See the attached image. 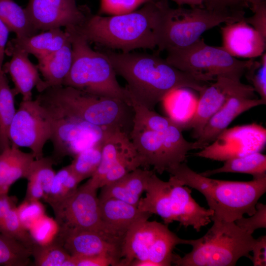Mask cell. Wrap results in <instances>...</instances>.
Here are the masks:
<instances>
[{
    "mask_svg": "<svg viewBox=\"0 0 266 266\" xmlns=\"http://www.w3.org/2000/svg\"><path fill=\"white\" fill-rule=\"evenodd\" d=\"M133 146L129 134L120 130L112 131L103 141L100 165L88 182L97 189L100 188L105 175L120 158Z\"/></svg>",
    "mask_w": 266,
    "mask_h": 266,
    "instance_id": "27",
    "label": "cell"
},
{
    "mask_svg": "<svg viewBox=\"0 0 266 266\" xmlns=\"http://www.w3.org/2000/svg\"><path fill=\"white\" fill-rule=\"evenodd\" d=\"M39 93L38 96L41 98L91 124L120 130L129 135L133 129V110L124 100L63 85L49 88Z\"/></svg>",
    "mask_w": 266,
    "mask_h": 266,
    "instance_id": "4",
    "label": "cell"
},
{
    "mask_svg": "<svg viewBox=\"0 0 266 266\" xmlns=\"http://www.w3.org/2000/svg\"><path fill=\"white\" fill-rule=\"evenodd\" d=\"M9 31L0 19V71L2 70V63Z\"/></svg>",
    "mask_w": 266,
    "mask_h": 266,
    "instance_id": "48",
    "label": "cell"
},
{
    "mask_svg": "<svg viewBox=\"0 0 266 266\" xmlns=\"http://www.w3.org/2000/svg\"><path fill=\"white\" fill-rule=\"evenodd\" d=\"M224 162L221 167L200 174L208 177L221 173H240L250 174L253 179L266 176V156L261 152L230 159Z\"/></svg>",
    "mask_w": 266,
    "mask_h": 266,
    "instance_id": "28",
    "label": "cell"
},
{
    "mask_svg": "<svg viewBox=\"0 0 266 266\" xmlns=\"http://www.w3.org/2000/svg\"><path fill=\"white\" fill-rule=\"evenodd\" d=\"M266 143V129L257 123L226 129L195 155L212 160H227L261 152Z\"/></svg>",
    "mask_w": 266,
    "mask_h": 266,
    "instance_id": "15",
    "label": "cell"
},
{
    "mask_svg": "<svg viewBox=\"0 0 266 266\" xmlns=\"http://www.w3.org/2000/svg\"><path fill=\"white\" fill-rule=\"evenodd\" d=\"M55 239L71 256L105 255L116 260L119 266L122 241L95 232L86 231L57 232Z\"/></svg>",
    "mask_w": 266,
    "mask_h": 266,
    "instance_id": "18",
    "label": "cell"
},
{
    "mask_svg": "<svg viewBox=\"0 0 266 266\" xmlns=\"http://www.w3.org/2000/svg\"><path fill=\"white\" fill-rule=\"evenodd\" d=\"M100 217L112 231L124 237L135 223L148 220L152 214L140 210L137 206L123 200L106 198L99 199Z\"/></svg>",
    "mask_w": 266,
    "mask_h": 266,
    "instance_id": "22",
    "label": "cell"
},
{
    "mask_svg": "<svg viewBox=\"0 0 266 266\" xmlns=\"http://www.w3.org/2000/svg\"><path fill=\"white\" fill-rule=\"evenodd\" d=\"M182 185L201 193L213 212L212 221L234 222L244 214L251 216L266 191V176L249 181L210 178L190 168L185 162L167 171Z\"/></svg>",
    "mask_w": 266,
    "mask_h": 266,
    "instance_id": "3",
    "label": "cell"
},
{
    "mask_svg": "<svg viewBox=\"0 0 266 266\" xmlns=\"http://www.w3.org/2000/svg\"><path fill=\"white\" fill-rule=\"evenodd\" d=\"M50 123V140L55 162L66 156L74 157L82 151L102 142L113 130L91 124L74 117L57 105L37 96Z\"/></svg>",
    "mask_w": 266,
    "mask_h": 266,
    "instance_id": "10",
    "label": "cell"
},
{
    "mask_svg": "<svg viewBox=\"0 0 266 266\" xmlns=\"http://www.w3.org/2000/svg\"><path fill=\"white\" fill-rule=\"evenodd\" d=\"M152 0H100L99 15H118L131 12Z\"/></svg>",
    "mask_w": 266,
    "mask_h": 266,
    "instance_id": "38",
    "label": "cell"
},
{
    "mask_svg": "<svg viewBox=\"0 0 266 266\" xmlns=\"http://www.w3.org/2000/svg\"><path fill=\"white\" fill-rule=\"evenodd\" d=\"M27 180V190L24 200L33 201L43 200L45 194L41 185L33 179H28Z\"/></svg>",
    "mask_w": 266,
    "mask_h": 266,
    "instance_id": "46",
    "label": "cell"
},
{
    "mask_svg": "<svg viewBox=\"0 0 266 266\" xmlns=\"http://www.w3.org/2000/svg\"><path fill=\"white\" fill-rule=\"evenodd\" d=\"M31 256L30 248L0 233V265L26 266Z\"/></svg>",
    "mask_w": 266,
    "mask_h": 266,
    "instance_id": "34",
    "label": "cell"
},
{
    "mask_svg": "<svg viewBox=\"0 0 266 266\" xmlns=\"http://www.w3.org/2000/svg\"><path fill=\"white\" fill-rule=\"evenodd\" d=\"M215 82L209 84L200 92L196 110L192 117L186 121V129H192L193 135L198 138L209 119L232 97L242 95L255 97L251 85L226 77L216 78Z\"/></svg>",
    "mask_w": 266,
    "mask_h": 266,
    "instance_id": "16",
    "label": "cell"
},
{
    "mask_svg": "<svg viewBox=\"0 0 266 266\" xmlns=\"http://www.w3.org/2000/svg\"><path fill=\"white\" fill-rule=\"evenodd\" d=\"M179 241L167 225L148 220L137 222L124 237L119 266H130L133 261L144 260L161 266L170 257Z\"/></svg>",
    "mask_w": 266,
    "mask_h": 266,
    "instance_id": "12",
    "label": "cell"
},
{
    "mask_svg": "<svg viewBox=\"0 0 266 266\" xmlns=\"http://www.w3.org/2000/svg\"><path fill=\"white\" fill-rule=\"evenodd\" d=\"M256 242L252 234L240 228L235 222L213 221L206 233L190 240V252L175 255L172 264L177 266H233L242 257L250 258Z\"/></svg>",
    "mask_w": 266,
    "mask_h": 266,
    "instance_id": "6",
    "label": "cell"
},
{
    "mask_svg": "<svg viewBox=\"0 0 266 266\" xmlns=\"http://www.w3.org/2000/svg\"><path fill=\"white\" fill-rule=\"evenodd\" d=\"M175 2L178 6L188 5L190 7L203 6L206 0H171Z\"/></svg>",
    "mask_w": 266,
    "mask_h": 266,
    "instance_id": "49",
    "label": "cell"
},
{
    "mask_svg": "<svg viewBox=\"0 0 266 266\" xmlns=\"http://www.w3.org/2000/svg\"><path fill=\"white\" fill-rule=\"evenodd\" d=\"M145 191V197L140 198L138 208L159 215L166 225L176 221L181 226L192 227L200 232L212 221V210L198 203L191 195V190L172 175L165 181L154 171Z\"/></svg>",
    "mask_w": 266,
    "mask_h": 266,
    "instance_id": "5",
    "label": "cell"
},
{
    "mask_svg": "<svg viewBox=\"0 0 266 266\" xmlns=\"http://www.w3.org/2000/svg\"><path fill=\"white\" fill-rule=\"evenodd\" d=\"M245 17V11H220L204 5L172 8L168 3L161 20L158 50L168 51L186 47L211 28L242 20Z\"/></svg>",
    "mask_w": 266,
    "mask_h": 266,
    "instance_id": "8",
    "label": "cell"
},
{
    "mask_svg": "<svg viewBox=\"0 0 266 266\" xmlns=\"http://www.w3.org/2000/svg\"><path fill=\"white\" fill-rule=\"evenodd\" d=\"M69 40L67 32L56 28L25 38H13L7 42L6 48L23 50L39 61L60 49Z\"/></svg>",
    "mask_w": 266,
    "mask_h": 266,
    "instance_id": "23",
    "label": "cell"
},
{
    "mask_svg": "<svg viewBox=\"0 0 266 266\" xmlns=\"http://www.w3.org/2000/svg\"><path fill=\"white\" fill-rule=\"evenodd\" d=\"M36 266H74L72 257L57 240L46 244L36 242L32 248Z\"/></svg>",
    "mask_w": 266,
    "mask_h": 266,
    "instance_id": "33",
    "label": "cell"
},
{
    "mask_svg": "<svg viewBox=\"0 0 266 266\" xmlns=\"http://www.w3.org/2000/svg\"><path fill=\"white\" fill-rule=\"evenodd\" d=\"M103 141L77 154L69 165L73 172L81 181L91 177L97 170L101 158Z\"/></svg>",
    "mask_w": 266,
    "mask_h": 266,
    "instance_id": "35",
    "label": "cell"
},
{
    "mask_svg": "<svg viewBox=\"0 0 266 266\" xmlns=\"http://www.w3.org/2000/svg\"><path fill=\"white\" fill-rule=\"evenodd\" d=\"M252 83L255 92L266 101V53L261 56L259 61H254L251 67L245 74Z\"/></svg>",
    "mask_w": 266,
    "mask_h": 266,
    "instance_id": "39",
    "label": "cell"
},
{
    "mask_svg": "<svg viewBox=\"0 0 266 266\" xmlns=\"http://www.w3.org/2000/svg\"><path fill=\"white\" fill-rule=\"evenodd\" d=\"M168 0H152L126 14L104 16L89 13L69 29L92 42L122 52L158 47L160 22Z\"/></svg>",
    "mask_w": 266,
    "mask_h": 266,
    "instance_id": "2",
    "label": "cell"
},
{
    "mask_svg": "<svg viewBox=\"0 0 266 266\" xmlns=\"http://www.w3.org/2000/svg\"><path fill=\"white\" fill-rule=\"evenodd\" d=\"M97 190L87 181L54 212L58 232L92 231L123 240L124 237L112 231L102 221Z\"/></svg>",
    "mask_w": 266,
    "mask_h": 266,
    "instance_id": "13",
    "label": "cell"
},
{
    "mask_svg": "<svg viewBox=\"0 0 266 266\" xmlns=\"http://www.w3.org/2000/svg\"><path fill=\"white\" fill-rule=\"evenodd\" d=\"M16 210L20 221L28 230L45 215L44 207L39 201L23 200Z\"/></svg>",
    "mask_w": 266,
    "mask_h": 266,
    "instance_id": "40",
    "label": "cell"
},
{
    "mask_svg": "<svg viewBox=\"0 0 266 266\" xmlns=\"http://www.w3.org/2000/svg\"><path fill=\"white\" fill-rule=\"evenodd\" d=\"M262 99L242 95L230 98L209 119L197 140L194 149H202L210 144L238 115L250 109L266 104Z\"/></svg>",
    "mask_w": 266,
    "mask_h": 266,
    "instance_id": "20",
    "label": "cell"
},
{
    "mask_svg": "<svg viewBox=\"0 0 266 266\" xmlns=\"http://www.w3.org/2000/svg\"><path fill=\"white\" fill-rule=\"evenodd\" d=\"M8 136L11 145L29 148L35 159L43 157L44 146L50 139V123L36 98L22 100L9 127Z\"/></svg>",
    "mask_w": 266,
    "mask_h": 266,
    "instance_id": "14",
    "label": "cell"
},
{
    "mask_svg": "<svg viewBox=\"0 0 266 266\" xmlns=\"http://www.w3.org/2000/svg\"><path fill=\"white\" fill-rule=\"evenodd\" d=\"M221 33L222 47L235 58L253 59L265 52L266 38L244 19L225 24Z\"/></svg>",
    "mask_w": 266,
    "mask_h": 266,
    "instance_id": "19",
    "label": "cell"
},
{
    "mask_svg": "<svg viewBox=\"0 0 266 266\" xmlns=\"http://www.w3.org/2000/svg\"><path fill=\"white\" fill-rule=\"evenodd\" d=\"M55 164L56 162L51 157H43L35 159L26 178L33 179L41 185L45 194L43 200L49 193L56 174L53 167Z\"/></svg>",
    "mask_w": 266,
    "mask_h": 266,
    "instance_id": "37",
    "label": "cell"
},
{
    "mask_svg": "<svg viewBox=\"0 0 266 266\" xmlns=\"http://www.w3.org/2000/svg\"><path fill=\"white\" fill-rule=\"evenodd\" d=\"M65 31L69 34L72 61L63 86L118 99L131 105L125 88L118 83L116 73L106 56L93 50L86 39L72 30Z\"/></svg>",
    "mask_w": 266,
    "mask_h": 266,
    "instance_id": "7",
    "label": "cell"
},
{
    "mask_svg": "<svg viewBox=\"0 0 266 266\" xmlns=\"http://www.w3.org/2000/svg\"><path fill=\"white\" fill-rule=\"evenodd\" d=\"M131 105L133 110V130L160 131L171 126L186 130V121L178 120L171 117L162 116L154 110L134 102Z\"/></svg>",
    "mask_w": 266,
    "mask_h": 266,
    "instance_id": "32",
    "label": "cell"
},
{
    "mask_svg": "<svg viewBox=\"0 0 266 266\" xmlns=\"http://www.w3.org/2000/svg\"><path fill=\"white\" fill-rule=\"evenodd\" d=\"M116 74L127 82L125 87L131 103L154 110L172 91L188 88L200 92L210 81L207 77L182 71L157 55L138 52H102Z\"/></svg>",
    "mask_w": 266,
    "mask_h": 266,
    "instance_id": "1",
    "label": "cell"
},
{
    "mask_svg": "<svg viewBox=\"0 0 266 266\" xmlns=\"http://www.w3.org/2000/svg\"><path fill=\"white\" fill-rule=\"evenodd\" d=\"M81 181L73 172L69 165L56 172L45 202L52 207L54 212L75 193Z\"/></svg>",
    "mask_w": 266,
    "mask_h": 266,
    "instance_id": "30",
    "label": "cell"
},
{
    "mask_svg": "<svg viewBox=\"0 0 266 266\" xmlns=\"http://www.w3.org/2000/svg\"><path fill=\"white\" fill-rule=\"evenodd\" d=\"M167 53L166 60L177 68L214 80L222 77L240 81L254 61L238 60L222 46L209 45L201 38L189 46Z\"/></svg>",
    "mask_w": 266,
    "mask_h": 266,
    "instance_id": "9",
    "label": "cell"
},
{
    "mask_svg": "<svg viewBox=\"0 0 266 266\" xmlns=\"http://www.w3.org/2000/svg\"><path fill=\"white\" fill-rule=\"evenodd\" d=\"M249 216H243L234 222L240 228L251 234L257 229L266 228V204L257 202L255 212Z\"/></svg>",
    "mask_w": 266,
    "mask_h": 266,
    "instance_id": "41",
    "label": "cell"
},
{
    "mask_svg": "<svg viewBox=\"0 0 266 266\" xmlns=\"http://www.w3.org/2000/svg\"><path fill=\"white\" fill-rule=\"evenodd\" d=\"M252 0H206L203 5L210 9L231 12L244 11Z\"/></svg>",
    "mask_w": 266,
    "mask_h": 266,
    "instance_id": "43",
    "label": "cell"
},
{
    "mask_svg": "<svg viewBox=\"0 0 266 266\" xmlns=\"http://www.w3.org/2000/svg\"><path fill=\"white\" fill-rule=\"evenodd\" d=\"M5 54L11 59L2 66V70L10 75L15 86L13 89L15 95L20 94L23 100H33V89L42 81L37 66L23 50L5 48Z\"/></svg>",
    "mask_w": 266,
    "mask_h": 266,
    "instance_id": "21",
    "label": "cell"
},
{
    "mask_svg": "<svg viewBox=\"0 0 266 266\" xmlns=\"http://www.w3.org/2000/svg\"><path fill=\"white\" fill-rule=\"evenodd\" d=\"M15 95L5 73L3 70L0 71V153L11 145L8 131L16 111Z\"/></svg>",
    "mask_w": 266,
    "mask_h": 266,
    "instance_id": "31",
    "label": "cell"
},
{
    "mask_svg": "<svg viewBox=\"0 0 266 266\" xmlns=\"http://www.w3.org/2000/svg\"><path fill=\"white\" fill-rule=\"evenodd\" d=\"M251 252L250 259L254 266H266V236L263 235L256 239Z\"/></svg>",
    "mask_w": 266,
    "mask_h": 266,
    "instance_id": "45",
    "label": "cell"
},
{
    "mask_svg": "<svg viewBox=\"0 0 266 266\" xmlns=\"http://www.w3.org/2000/svg\"><path fill=\"white\" fill-rule=\"evenodd\" d=\"M72 257L74 260L75 266H118V263L116 260L105 255Z\"/></svg>",
    "mask_w": 266,
    "mask_h": 266,
    "instance_id": "44",
    "label": "cell"
},
{
    "mask_svg": "<svg viewBox=\"0 0 266 266\" xmlns=\"http://www.w3.org/2000/svg\"><path fill=\"white\" fill-rule=\"evenodd\" d=\"M183 130L175 126L160 131L132 130L130 137L136 152L139 167L162 174L185 162L194 142L183 136Z\"/></svg>",
    "mask_w": 266,
    "mask_h": 266,
    "instance_id": "11",
    "label": "cell"
},
{
    "mask_svg": "<svg viewBox=\"0 0 266 266\" xmlns=\"http://www.w3.org/2000/svg\"><path fill=\"white\" fill-rule=\"evenodd\" d=\"M37 31L75 27L90 13L75 0H29L25 8Z\"/></svg>",
    "mask_w": 266,
    "mask_h": 266,
    "instance_id": "17",
    "label": "cell"
},
{
    "mask_svg": "<svg viewBox=\"0 0 266 266\" xmlns=\"http://www.w3.org/2000/svg\"><path fill=\"white\" fill-rule=\"evenodd\" d=\"M34 160L32 152H23L13 145L0 153V195L8 194L17 180L27 178Z\"/></svg>",
    "mask_w": 266,
    "mask_h": 266,
    "instance_id": "25",
    "label": "cell"
},
{
    "mask_svg": "<svg viewBox=\"0 0 266 266\" xmlns=\"http://www.w3.org/2000/svg\"><path fill=\"white\" fill-rule=\"evenodd\" d=\"M249 8L253 15L248 17H245L244 21L266 38V0H252Z\"/></svg>",
    "mask_w": 266,
    "mask_h": 266,
    "instance_id": "42",
    "label": "cell"
},
{
    "mask_svg": "<svg viewBox=\"0 0 266 266\" xmlns=\"http://www.w3.org/2000/svg\"><path fill=\"white\" fill-rule=\"evenodd\" d=\"M153 171L139 167L129 172L120 179L100 188L99 199L114 198L137 206Z\"/></svg>",
    "mask_w": 266,
    "mask_h": 266,
    "instance_id": "24",
    "label": "cell"
},
{
    "mask_svg": "<svg viewBox=\"0 0 266 266\" xmlns=\"http://www.w3.org/2000/svg\"><path fill=\"white\" fill-rule=\"evenodd\" d=\"M72 61L70 38L60 49L38 61L37 66L43 78L41 82L36 87L38 92L49 88L62 86L71 68Z\"/></svg>",
    "mask_w": 266,
    "mask_h": 266,
    "instance_id": "26",
    "label": "cell"
},
{
    "mask_svg": "<svg viewBox=\"0 0 266 266\" xmlns=\"http://www.w3.org/2000/svg\"><path fill=\"white\" fill-rule=\"evenodd\" d=\"M0 19L9 32L14 33L18 38L33 35L38 32L25 9L13 0H0Z\"/></svg>",
    "mask_w": 266,
    "mask_h": 266,
    "instance_id": "29",
    "label": "cell"
},
{
    "mask_svg": "<svg viewBox=\"0 0 266 266\" xmlns=\"http://www.w3.org/2000/svg\"><path fill=\"white\" fill-rule=\"evenodd\" d=\"M16 200L8 194L0 195V224L8 211L16 207Z\"/></svg>",
    "mask_w": 266,
    "mask_h": 266,
    "instance_id": "47",
    "label": "cell"
},
{
    "mask_svg": "<svg viewBox=\"0 0 266 266\" xmlns=\"http://www.w3.org/2000/svg\"><path fill=\"white\" fill-rule=\"evenodd\" d=\"M0 233L25 245L32 250L35 241L22 224L16 207L11 209L0 224Z\"/></svg>",
    "mask_w": 266,
    "mask_h": 266,
    "instance_id": "36",
    "label": "cell"
}]
</instances>
